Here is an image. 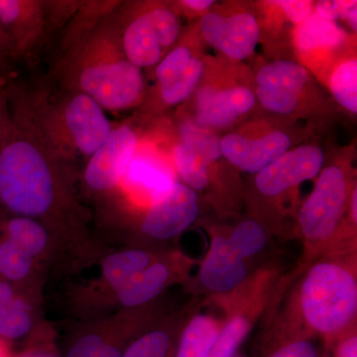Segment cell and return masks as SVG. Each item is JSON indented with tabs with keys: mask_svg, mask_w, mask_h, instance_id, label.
I'll list each match as a JSON object with an SVG mask.
<instances>
[{
	"mask_svg": "<svg viewBox=\"0 0 357 357\" xmlns=\"http://www.w3.org/2000/svg\"><path fill=\"white\" fill-rule=\"evenodd\" d=\"M0 144V208L34 218L57 237L84 229V211L75 195V167L59 158L22 122L11 119Z\"/></svg>",
	"mask_w": 357,
	"mask_h": 357,
	"instance_id": "cell-1",
	"label": "cell"
},
{
	"mask_svg": "<svg viewBox=\"0 0 357 357\" xmlns=\"http://www.w3.org/2000/svg\"><path fill=\"white\" fill-rule=\"evenodd\" d=\"M272 344L321 337L328 345L357 326V249L328 252L303 268L261 321Z\"/></svg>",
	"mask_w": 357,
	"mask_h": 357,
	"instance_id": "cell-2",
	"label": "cell"
},
{
	"mask_svg": "<svg viewBox=\"0 0 357 357\" xmlns=\"http://www.w3.org/2000/svg\"><path fill=\"white\" fill-rule=\"evenodd\" d=\"M9 114L38 135L59 158L74 165L89 159L109 137L114 124L96 100L79 91L26 88L11 79L6 86Z\"/></svg>",
	"mask_w": 357,
	"mask_h": 357,
	"instance_id": "cell-3",
	"label": "cell"
},
{
	"mask_svg": "<svg viewBox=\"0 0 357 357\" xmlns=\"http://www.w3.org/2000/svg\"><path fill=\"white\" fill-rule=\"evenodd\" d=\"M115 10L59 56L52 77L61 89L83 93L103 109L119 112L139 107L146 89L142 70L122 49Z\"/></svg>",
	"mask_w": 357,
	"mask_h": 357,
	"instance_id": "cell-4",
	"label": "cell"
},
{
	"mask_svg": "<svg viewBox=\"0 0 357 357\" xmlns=\"http://www.w3.org/2000/svg\"><path fill=\"white\" fill-rule=\"evenodd\" d=\"M354 184L345 167L333 164L319 174L298 211L294 236L302 243L298 264L307 266L333 251L357 248V227L347 220Z\"/></svg>",
	"mask_w": 357,
	"mask_h": 357,
	"instance_id": "cell-5",
	"label": "cell"
},
{
	"mask_svg": "<svg viewBox=\"0 0 357 357\" xmlns=\"http://www.w3.org/2000/svg\"><path fill=\"white\" fill-rule=\"evenodd\" d=\"M325 163V153L317 145L288 150L266 168L255 174L251 218L273 236L290 239L284 225L283 203L302 183L318 177Z\"/></svg>",
	"mask_w": 357,
	"mask_h": 357,
	"instance_id": "cell-6",
	"label": "cell"
},
{
	"mask_svg": "<svg viewBox=\"0 0 357 357\" xmlns=\"http://www.w3.org/2000/svg\"><path fill=\"white\" fill-rule=\"evenodd\" d=\"M115 14L124 54L141 70L156 67L180 37V20L170 4L121 2Z\"/></svg>",
	"mask_w": 357,
	"mask_h": 357,
	"instance_id": "cell-7",
	"label": "cell"
},
{
	"mask_svg": "<svg viewBox=\"0 0 357 357\" xmlns=\"http://www.w3.org/2000/svg\"><path fill=\"white\" fill-rule=\"evenodd\" d=\"M210 248L199 261L198 273L190 277L184 290L195 299L222 295L234 290L258 268L241 261L227 245L225 227L206 225Z\"/></svg>",
	"mask_w": 357,
	"mask_h": 357,
	"instance_id": "cell-8",
	"label": "cell"
},
{
	"mask_svg": "<svg viewBox=\"0 0 357 357\" xmlns=\"http://www.w3.org/2000/svg\"><path fill=\"white\" fill-rule=\"evenodd\" d=\"M199 211V195L176 181L165 194L143 208L137 230L151 243H167L192 227L198 220Z\"/></svg>",
	"mask_w": 357,
	"mask_h": 357,
	"instance_id": "cell-9",
	"label": "cell"
},
{
	"mask_svg": "<svg viewBox=\"0 0 357 357\" xmlns=\"http://www.w3.org/2000/svg\"><path fill=\"white\" fill-rule=\"evenodd\" d=\"M138 141L131 124H114L107 139L84 167L83 182L86 190L96 196H105L117 189L134 160Z\"/></svg>",
	"mask_w": 357,
	"mask_h": 357,
	"instance_id": "cell-10",
	"label": "cell"
},
{
	"mask_svg": "<svg viewBox=\"0 0 357 357\" xmlns=\"http://www.w3.org/2000/svg\"><path fill=\"white\" fill-rule=\"evenodd\" d=\"M199 261L180 250H165L156 261L117 289L114 292L115 300L128 309L146 306L171 286L184 285Z\"/></svg>",
	"mask_w": 357,
	"mask_h": 357,
	"instance_id": "cell-11",
	"label": "cell"
},
{
	"mask_svg": "<svg viewBox=\"0 0 357 357\" xmlns=\"http://www.w3.org/2000/svg\"><path fill=\"white\" fill-rule=\"evenodd\" d=\"M0 23L17 63L32 60L54 32L45 0H0Z\"/></svg>",
	"mask_w": 357,
	"mask_h": 357,
	"instance_id": "cell-12",
	"label": "cell"
},
{
	"mask_svg": "<svg viewBox=\"0 0 357 357\" xmlns=\"http://www.w3.org/2000/svg\"><path fill=\"white\" fill-rule=\"evenodd\" d=\"M309 82V72L304 66L295 61H274L258 70L255 98L269 112L292 114L299 107Z\"/></svg>",
	"mask_w": 357,
	"mask_h": 357,
	"instance_id": "cell-13",
	"label": "cell"
},
{
	"mask_svg": "<svg viewBox=\"0 0 357 357\" xmlns=\"http://www.w3.org/2000/svg\"><path fill=\"white\" fill-rule=\"evenodd\" d=\"M199 32L206 43L234 61L250 57L260 39L258 21L248 11H208L199 21Z\"/></svg>",
	"mask_w": 357,
	"mask_h": 357,
	"instance_id": "cell-14",
	"label": "cell"
},
{
	"mask_svg": "<svg viewBox=\"0 0 357 357\" xmlns=\"http://www.w3.org/2000/svg\"><path fill=\"white\" fill-rule=\"evenodd\" d=\"M292 145L287 133L274 130L259 137L229 133L220 139L222 157L239 170L257 174L279 158Z\"/></svg>",
	"mask_w": 357,
	"mask_h": 357,
	"instance_id": "cell-15",
	"label": "cell"
},
{
	"mask_svg": "<svg viewBox=\"0 0 357 357\" xmlns=\"http://www.w3.org/2000/svg\"><path fill=\"white\" fill-rule=\"evenodd\" d=\"M255 100V93L248 86H204L197 95L195 122L208 130L229 128L252 109Z\"/></svg>",
	"mask_w": 357,
	"mask_h": 357,
	"instance_id": "cell-16",
	"label": "cell"
},
{
	"mask_svg": "<svg viewBox=\"0 0 357 357\" xmlns=\"http://www.w3.org/2000/svg\"><path fill=\"white\" fill-rule=\"evenodd\" d=\"M227 245L241 261L255 268L279 257L274 236L255 218L249 217L234 227H225Z\"/></svg>",
	"mask_w": 357,
	"mask_h": 357,
	"instance_id": "cell-17",
	"label": "cell"
},
{
	"mask_svg": "<svg viewBox=\"0 0 357 357\" xmlns=\"http://www.w3.org/2000/svg\"><path fill=\"white\" fill-rule=\"evenodd\" d=\"M4 215L0 218L2 236L20 246L35 261L44 259L53 250L57 237L44 223L31 218Z\"/></svg>",
	"mask_w": 357,
	"mask_h": 357,
	"instance_id": "cell-18",
	"label": "cell"
},
{
	"mask_svg": "<svg viewBox=\"0 0 357 357\" xmlns=\"http://www.w3.org/2000/svg\"><path fill=\"white\" fill-rule=\"evenodd\" d=\"M223 326L222 316L213 312H192L181 330L176 357H208Z\"/></svg>",
	"mask_w": 357,
	"mask_h": 357,
	"instance_id": "cell-19",
	"label": "cell"
},
{
	"mask_svg": "<svg viewBox=\"0 0 357 357\" xmlns=\"http://www.w3.org/2000/svg\"><path fill=\"white\" fill-rule=\"evenodd\" d=\"M164 251L131 248L112 253L102 261V283L112 293L115 292L136 274L156 261Z\"/></svg>",
	"mask_w": 357,
	"mask_h": 357,
	"instance_id": "cell-20",
	"label": "cell"
},
{
	"mask_svg": "<svg viewBox=\"0 0 357 357\" xmlns=\"http://www.w3.org/2000/svg\"><path fill=\"white\" fill-rule=\"evenodd\" d=\"M345 34L337 22L321 18L312 13L304 22L296 25L294 42L302 55H312L317 52L332 51L344 41Z\"/></svg>",
	"mask_w": 357,
	"mask_h": 357,
	"instance_id": "cell-21",
	"label": "cell"
},
{
	"mask_svg": "<svg viewBox=\"0 0 357 357\" xmlns=\"http://www.w3.org/2000/svg\"><path fill=\"white\" fill-rule=\"evenodd\" d=\"M121 1H82L81 6L77 9L69 22L64 27L62 41L60 45V55L74 48L82 40L93 31L98 23L114 13Z\"/></svg>",
	"mask_w": 357,
	"mask_h": 357,
	"instance_id": "cell-22",
	"label": "cell"
},
{
	"mask_svg": "<svg viewBox=\"0 0 357 357\" xmlns=\"http://www.w3.org/2000/svg\"><path fill=\"white\" fill-rule=\"evenodd\" d=\"M176 170L183 184L199 195L208 191L213 184V162L201 152L183 141H178L173 149Z\"/></svg>",
	"mask_w": 357,
	"mask_h": 357,
	"instance_id": "cell-23",
	"label": "cell"
},
{
	"mask_svg": "<svg viewBox=\"0 0 357 357\" xmlns=\"http://www.w3.org/2000/svg\"><path fill=\"white\" fill-rule=\"evenodd\" d=\"M187 314L181 312L178 316L162 319L160 326L141 333L139 337L128 345L121 357H167L172 345L173 333L177 326L184 323Z\"/></svg>",
	"mask_w": 357,
	"mask_h": 357,
	"instance_id": "cell-24",
	"label": "cell"
},
{
	"mask_svg": "<svg viewBox=\"0 0 357 357\" xmlns=\"http://www.w3.org/2000/svg\"><path fill=\"white\" fill-rule=\"evenodd\" d=\"M204 70L203 61L194 56L182 76L171 84L155 86L152 96H154L156 103L152 109L162 110L185 102L198 86L199 79L203 77Z\"/></svg>",
	"mask_w": 357,
	"mask_h": 357,
	"instance_id": "cell-25",
	"label": "cell"
},
{
	"mask_svg": "<svg viewBox=\"0 0 357 357\" xmlns=\"http://www.w3.org/2000/svg\"><path fill=\"white\" fill-rule=\"evenodd\" d=\"M331 93L340 107L357 114V61H342L333 70L328 79Z\"/></svg>",
	"mask_w": 357,
	"mask_h": 357,
	"instance_id": "cell-26",
	"label": "cell"
},
{
	"mask_svg": "<svg viewBox=\"0 0 357 357\" xmlns=\"http://www.w3.org/2000/svg\"><path fill=\"white\" fill-rule=\"evenodd\" d=\"M36 261L6 237L0 238V276L13 283L25 281L34 272Z\"/></svg>",
	"mask_w": 357,
	"mask_h": 357,
	"instance_id": "cell-27",
	"label": "cell"
},
{
	"mask_svg": "<svg viewBox=\"0 0 357 357\" xmlns=\"http://www.w3.org/2000/svg\"><path fill=\"white\" fill-rule=\"evenodd\" d=\"M33 324L31 306L17 295L0 314V338L14 340L25 337L32 330Z\"/></svg>",
	"mask_w": 357,
	"mask_h": 357,
	"instance_id": "cell-28",
	"label": "cell"
},
{
	"mask_svg": "<svg viewBox=\"0 0 357 357\" xmlns=\"http://www.w3.org/2000/svg\"><path fill=\"white\" fill-rule=\"evenodd\" d=\"M194 56L187 41L176 43L155 67L156 86L171 84L182 76Z\"/></svg>",
	"mask_w": 357,
	"mask_h": 357,
	"instance_id": "cell-29",
	"label": "cell"
},
{
	"mask_svg": "<svg viewBox=\"0 0 357 357\" xmlns=\"http://www.w3.org/2000/svg\"><path fill=\"white\" fill-rule=\"evenodd\" d=\"M123 351L105 333H86L70 347L66 357H121Z\"/></svg>",
	"mask_w": 357,
	"mask_h": 357,
	"instance_id": "cell-30",
	"label": "cell"
},
{
	"mask_svg": "<svg viewBox=\"0 0 357 357\" xmlns=\"http://www.w3.org/2000/svg\"><path fill=\"white\" fill-rule=\"evenodd\" d=\"M180 136V141L198 150L213 163L222 158L220 139L211 130L201 128L196 122L187 121L182 124Z\"/></svg>",
	"mask_w": 357,
	"mask_h": 357,
	"instance_id": "cell-31",
	"label": "cell"
},
{
	"mask_svg": "<svg viewBox=\"0 0 357 357\" xmlns=\"http://www.w3.org/2000/svg\"><path fill=\"white\" fill-rule=\"evenodd\" d=\"M16 61L13 45L8 35L0 23V86H6L13 79Z\"/></svg>",
	"mask_w": 357,
	"mask_h": 357,
	"instance_id": "cell-32",
	"label": "cell"
},
{
	"mask_svg": "<svg viewBox=\"0 0 357 357\" xmlns=\"http://www.w3.org/2000/svg\"><path fill=\"white\" fill-rule=\"evenodd\" d=\"M357 9V1H340V0H324L319 1L314 7V13L326 20H347L349 14Z\"/></svg>",
	"mask_w": 357,
	"mask_h": 357,
	"instance_id": "cell-33",
	"label": "cell"
},
{
	"mask_svg": "<svg viewBox=\"0 0 357 357\" xmlns=\"http://www.w3.org/2000/svg\"><path fill=\"white\" fill-rule=\"evenodd\" d=\"M268 357H318V351L311 340H296L274 345Z\"/></svg>",
	"mask_w": 357,
	"mask_h": 357,
	"instance_id": "cell-34",
	"label": "cell"
},
{
	"mask_svg": "<svg viewBox=\"0 0 357 357\" xmlns=\"http://www.w3.org/2000/svg\"><path fill=\"white\" fill-rule=\"evenodd\" d=\"M271 3L278 6L288 20L295 25L304 22L314 13V3L307 0H279Z\"/></svg>",
	"mask_w": 357,
	"mask_h": 357,
	"instance_id": "cell-35",
	"label": "cell"
},
{
	"mask_svg": "<svg viewBox=\"0 0 357 357\" xmlns=\"http://www.w3.org/2000/svg\"><path fill=\"white\" fill-rule=\"evenodd\" d=\"M332 347L335 357H357V326L338 338Z\"/></svg>",
	"mask_w": 357,
	"mask_h": 357,
	"instance_id": "cell-36",
	"label": "cell"
},
{
	"mask_svg": "<svg viewBox=\"0 0 357 357\" xmlns=\"http://www.w3.org/2000/svg\"><path fill=\"white\" fill-rule=\"evenodd\" d=\"M11 117L7 102L6 91L4 86H0V144L6 137L11 128Z\"/></svg>",
	"mask_w": 357,
	"mask_h": 357,
	"instance_id": "cell-37",
	"label": "cell"
},
{
	"mask_svg": "<svg viewBox=\"0 0 357 357\" xmlns=\"http://www.w3.org/2000/svg\"><path fill=\"white\" fill-rule=\"evenodd\" d=\"M215 1L213 0H182V1L176 2L173 4V7L178 8L180 7L182 10L191 11V13H201L211 8Z\"/></svg>",
	"mask_w": 357,
	"mask_h": 357,
	"instance_id": "cell-38",
	"label": "cell"
},
{
	"mask_svg": "<svg viewBox=\"0 0 357 357\" xmlns=\"http://www.w3.org/2000/svg\"><path fill=\"white\" fill-rule=\"evenodd\" d=\"M17 294L13 287V284L6 280H0V314L8 306L14 299H15Z\"/></svg>",
	"mask_w": 357,
	"mask_h": 357,
	"instance_id": "cell-39",
	"label": "cell"
},
{
	"mask_svg": "<svg viewBox=\"0 0 357 357\" xmlns=\"http://www.w3.org/2000/svg\"><path fill=\"white\" fill-rule=\"evenodd\" d=\"M16 357H59L58 354L49 349H33L23 352Z\"/></svg>",
	"mask_w": 357,
	"mask_h": 357,
	"instance_id": "cell-40",
	"label": "cell"
},
{
	"mask_svg": "<svg viewBox=\"0 0 357 357\" xmlns=\"http://www.w3.org/2000/svg\"><path fill=\"white\" fill-rule=\"evenodd\" d=\"M347 22L349 27H351L354 32L357 31V9L352 11V13L349 14Z\"/></svg>",
	"mask_w": 357,
	"mask_h": 357,
	"instance_id": "cell-41",
	"label": "cell"
},
{
	"mask_svg": "<svg viewBox=\"0 0 357 357\" xmlns=\"http://www.w3.org/2000/svg\"><path fill=\"white\" fill-rule=\"evenodd\" d=\"M0 357H9L6 342L0 338Z\"/></svg>",
	"mask_w": 357,
	"mask_h": 357,
	"instance_id": "cell-42",
	"label": "cell"
},
{
	"mask_svg": "<svg viewBox=\"0 0 357 357\" xmlns=\"http://www.w3.org/2000/svg\"><path fill=\"white\" fill-rule=\"evenodd\" d=\"M234 357H245V356H234Z\"/></svg>",
	"mask_w": 357,
	"mask_h": 357,
	"instance_id": "cell-43",
	"label": "cell"
}]
</instances>
